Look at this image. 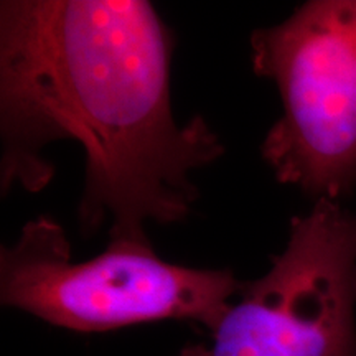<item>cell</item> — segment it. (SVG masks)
<instances>
[{"instance_id": "6da1fadb", "label": "cell", "mask_w": 356, "mask_h": 356, "mask_svg": "<svg viewBox=\"0 0 356 356\" xmlns=\"http://www.w3.org/2000/svg\"><path fill=\"white\" fill-rule=\"evenodd\" d=\"M175 37L145 0L0 3L2 190L40 191L56 140L86 157L83 234L111 221L115 243H150L145 221H184L200 198L191 172L225 154L203 115L173 119Z\"/></svg>"}, {"instance_id": "7a4b0ae2", "label": "cell", "mask_w": 356, "mask_h": 356, "mask_svg": "<svg viewBox=\"0 0 356 356\" xmlns=\"http://www.w3.org/2000/svg\"><path fill=\"white\" fill-rule=\"evenodd\" d=\"M241 286L229 269L163 261L150 243L109 241L102 254L76 262L51 216L29 221L13 246L0 249L2 304L83 333L170 318L213 332Z\"/></svg>"}, {"instance_id": "3957f363", "label": "cell", "mask_w": 356, "mask_h": 356, "mask_svg": "<svg viewBox=\"0 0 356 356\" xmlns=\"http://www.w3.org/2000/svg\"><path fill=\"white\" fill-rule=\"evenodd\" d=\"M257 76L279 89L282 115L261 157L275 180L338 202L356 190V0H309L251 35Z\"/></svg>"}, {"instance_id": "277c9868", "label": "cell", "mask_w": 356, "mask_h": 356, "mask_svg": "<svg viewBox=\"0 0 356 356\" xmlns=\"http://www.w3.org/2000/svg\"><path fill=\"white\" fill-rule=\"evenodd\" d=\"M210 345L177 356H356V213L318 200L270 269L243 282Z\"/></svg>"}]
</instances>
